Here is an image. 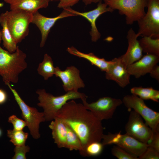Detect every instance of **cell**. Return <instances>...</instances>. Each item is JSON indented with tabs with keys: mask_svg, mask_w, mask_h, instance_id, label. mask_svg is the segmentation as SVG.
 Wrapping results in <instances>:
<instances>
[{
	"mask_svg": "<svg viewBox=\"0 0 159 159\" xmlns=\"http://www.w3.org/2000/svg\"><path fill=\"white\" fill-rule=\"evenodd\" d=\"M55 68L52 57L48 54H45L43 61L39 65L37 71L45 80H47L54 75Z\"/></svg>",
	"mask_w": 159,
	"mask_h": 159,
	"instance_id": "obj_22",
	"label": "cell"
},
{
	"mask_svg": "<svg viewBox=\"0 0 159 159\" xmlns=\"http://www.w3.org/2000/svg\"><path fill=\"white\" fill-rule=\"evenodd\" d=\"M103 0H82L83 2L86 5H88L92 3H97L102 2Z\"/></svg>",
	"mask_w": 159,
	"mask_h": 159,
	"instance_id": "obj_36",
	"label": "cell"
},
{
	"mask_svg": "<svg viewBox=\"0 0 159 159\" xmlns=\"http://www.w3.org/2000/svg\"><path fill=\"white\" fill-rule=\"evenodd\" d=\"M0 24L2 28L1 33L3 46L10 53H13L16 51L18 46L8 27L4 13H1L0 15Z\"/></svg>",
	"mask_w": 159,
	"mask_h": 159,
	"instance_id": "obj_21",
	"label": "cell"
},
{
	"mask_svg": "<svg viewBox=\"0 0 159 159\" xmlns=\"http://www.w3.org/2000/svg\"><path fill=\"white\" fill-rule=\"evenodd\" d=\"M67 50L71 54L86 59L92 65L105 72L108 71L112 63V60L108 61L104 58H99L92 53L86 54L81 52L73 46L68 47Z\"/></svg>",
	"mask_w": 159,
	"mask_h": 159,
	"instance_id": "obj_20",
	"label": "cell"
},
{
	"mask_svg": "<svg viewBox=\"0 0 159 159\" xmlns=\"http://www.w3.org/2000/svg\"><path fill=\"white\" fill-rule=\"evenodd\" d=\"M150 76L152 78L159 81V66L157 64L155 65L149 73Z\"/></svg>",
	"mask_w": 159,
	"mask_h": 159,
	"instance_id": "obj_34",
	"label": "cell"
},
{
	"mask_svg": "<svg viewBox=\"0 0 159 159\" xmlns=\"http://www.w3.org/2000/svg\"><path fill=\"white\" fill-rule=\"evenodd\" d=\"M111 152L113 155L118 159H138V157L115 145L111 149Z\"/></svg>",
	"mask_w": 159,
	"mask_h": 159,
	"instance_id": "obj_28",
	"label": "cell"
},
{
	"mask_svg": "<svg viewBox=\"0 0 159 159\" xmlns=\"http://www.w3.org/2000/svg\"><path fill=\"white\" fill-rule=\"evenodd\" d=\"M112 60V64L105 72L106 78L115 81L122 87H126L130 83V76L127 68L119 57L115 58Z\"/></svg>",
	"mask_w": 159,
	"mask_h": 159,
	"instance_id": "obj_16",
	"label": "cell"
},
{
	"mask_svg": "<svg viewBox=\"0 0 159 159\" xmlns=\"http://www.w3.org/2000/svg\"><path fill=\"white\" fill-rule=\"evenodd\" d=\"M66 125L67 132L65 148L70 151H78L81 155L83 151V148L80 138L71 128Z\"/></svg>",
	"mask_w": 159,
	"mask_h": 159,
	"instance_id": "obj_25",
	"label": "cell"
},
{
	"mask_svg": "<svg viewBox=\"0 0 159 159\" xmlns=\"http://www.w3.org/2000/svg\"><path fill=\"white\" fill-rule=\"evenodd\" d=\"M104 146L101 142L90 143L85 147L81 155L84 157L98 156L102 153Z\"/></svg>",
	"mask_w": 159,
	"mask_h": 159,
	"instance_id": "obj_27",
	"label": "cell"
},
{
	"mask_svg": "<svg viewBox=\"0 0 159 159\" xmlns=\"http://www.w3.org/2000/svg\"><path fill=\"white\" fill-rule=\"evenodd\" d=\"M122 101L128 110L133 109L144 119L153 132H159V113L148 107L144 100L132 94L125 96Z\"/></svg>",
	"mask_w": 159,
	"mask_h": 159,
	"instance_id": "obj_8",
	"label": "cell"
},
{
	"mask_svg": "<svg viewBox=\"0 0 159 159\" xmlns=\"http://www.w3.org/2000/svg\"><path fill=\"white\" fill-rule=\"evenodd\" d=\"M138 37L132 28L129 29L126 36L128 43L127 50L124 54L119 57L127 68L143 56V51L138 39Z\"/></svg>",
	"mask_w": 159,
	"mask_h": 159,
	"instance_id": "obj_15",
	"label": "cell"
},
{
	"mask_svg": "<svg viewBox=\"0 0 159 159\" xmlns=\"http://www.w3.org/2000/svg\"><path fill=\"white\" fill-rule=\"evenodd\" d=\"M2 134V131L1 129L0 128V137L1 136Z\"/></svg>",
	"mask_w": 159,
	"mask_h": 159,
	"instance_id": "obj_38",
	"label": "cell"
},
{
	"mask_svg": "<svg viewBox=\"0 0 159 159\" xmlns=\"http://www.w3.org/2000/svg\"><path fill=\"white\" fill-rule=\"evenodd\" d=\"M147 144L159 152V132H153L152 137Z\"/></svg>",
	"mask_w": 159,
	"mask_h": 159,
	"instance_id": "obj_32",
	"label": "cell"
},
{
	"mask_svg": "<svg viewBox=\"0 0 159 159\" xmlns=\"http://www.w3.org/2000/svg\"><path fill=\"white\" fill-rule=\"evenodd\" d=\"M130 111L128 120L125 126L126 133L147 144L153 135L152 129L144 122L142 117L138 113L133 110Z\"/></svg>",
	"mask_w": 159,
	"mask_h": 159,
	"instance_id": "obj_11",
	"label": "cell"
},
{
	"mask_svg": "<svg viewBox=\"0 0 159 159\" xmlns=\"http://www.w3.org/2000/svg\"><path fill=\"white\" fill-rule=\"evenodd\" d=\"M132 94L137 96L143 100H150L158 102L159 91L152 87L144 88L142 87H135L130 90Z\"/></svg>",
	"mask_w": 159,
	"mask_h": 159,
	"instance_id": "obj_23",
	"label": "cell"
},
{
	"mask_svg": "<svg viewBox=\"0 0 159 159\" xmlns=\"http://www.w3.org/2000/svg\"><path fill=\"white\" fill-rule=\"evenodd\" d=\"M49 127L52 130V138L57 147L65 148L67 132L66 124L61 118L56 117L51 121Z\"/></svg>",
	"mask_w": 159,
	"mask_h": 159,
	"instance_id": "obj_19",
	"label": "cell"
},
{
	"mask_svg": "<svg viewBox=\"0 0 159 159\" xmlns=\"http://www.w3.org/2000/svg\"><path fill=\"white\" fill-rule=\"evenodd\" d=\"M38 95V106L42 107L45 121L53 120L65 104L69 101L87 98L84 93L78 92L69 91L65 94L54 96L47 92L44 89H38L36 91Z\"/></svg>",
	"mask_w": 159,
	"mask_h": 159,
	"instance_id": "obj_3",
	"label": "cell"
},
{
	"mask_svg": "<svg viewBox=\"0 0 159 159\" xmlns=\"http://www.w3.org/2000/svg\"><path fill=\"white\" fill-rule=\"evenodd\" d=\"M56 117L61 118L80 138L83 148L81 155L88 144L102 141L104 134L102 121L83 104L70 100L62 107Z\"/></svg>",
	"mask_w": 159,
	"mask_h": 159,
	"instance_id": "obj_1",
	"label": "cell"
},
{
	"mask_svg": "<svg viewBox=\"0 0 159 159\" xmlns=\"http://www.w3.org/2000/svg\"><path fill=\"white\" fill-rule=\"evenodd\" d=\"M74 14L76 16H80L86 19L90 23L91 29L90 32L92 42H95L101 37V34L98 31L96 25L97 18L102 14L107 12H112L114 10L109 7L105 3L102 2L98 3L97 7L91 11L80 12L72 9L70 7L65 8Z\"/></svg>",
	"mask_w": 159,
	"mask_h": 159,
	"instance_id": "obj_14",
	"label": "cell"
},
{
	"mask_svg": "<svg viewBox=\"0 0 159 159\" xmlns=\"http://www.w3.org/2000/svg\"><path fill=\"white\" fill-rule=\"evenodd\" d=\"M7 136L10 139V141L15 146L25 145L29 134L23 130L9 129L7 130Z\"/></svg>",
	"mask_w": 159,
	"mask_h": 159,
	"instance_id": "obj_26",
	"label": "cell"
},
{
	"mask_svg": "<svg viewBox=\"0 0 159 159\" xmlns=\"http://www.w3.org/2000/svg\"><path fill=\"white\" fill-rule=\"evenodd\" d=\"M86 99H81L83 104L101 121L111 118L117 107L122 104L121 99L109 97L100 98L91 103H88Z\"/></svg>",
	"mask_w": 159,
	"mask_h": 159,
	"instance_id": "obj_10",
	"label": "cell"
},
{
	"mask_svg": "<svg viewBox=\"0 0 159 159\" xmlns=\"http://www.w3.org/2000/svg\"><path fill=\"white\" fill-rule=\"evenodd\" d=\"M8 122L12 124L14 130H23L25 127L27 126L26 123L24 120L18 118L15 115L9 117Z\"/></svg>",
	"mask_w": 159,
	"mask_h": 159,
	"instance_id": "obj_30",
	"label": "cell"
},
{
	"mask_svg": "<svg viewBox=\"0 0 159 159\" xmlns=\"http://www.w3.org/2000/svg\"><path fill=\"white\" fill-rule=\"evenodd\" d=\"M104 3L114 10H117L125 16L126 22L131 25L145 15L147 0H103Z\"/></svg>",
	"mask_w": 159,
	"mask_h": 159,
	"instance_id": "obj_5",
	"label": "cell"
},
{
	"mask_svg": "<svg viewBox=\"0 0 159 159\" xmlns=\"http://www.w3.org/2000/svg\"><path fill=\"white\" fill-rule=\"evenodd\" d=\"M80 0H60L57 5L59 8L64 9L72 6Z\"/></svg>",
	"mask_w": 159,
	"mask_h": 159,
	"instance_id": "obj_33",
	"label": "cell"
},
{
	"mask_svg": "<svg viewBox=\"0 0 159 159\" xmlns=\"http://www.w3.org/2000/svg\"><path fill=\"white\" fill-rule=\"evenodd\" d=\"M26 54L18 47L12 53L0 45V75L5 84L18 82L19 74L27 67Z\"/></svg>",
	"mask_w": 159,
	"mask_h": 159,
	"instance_id": "obj_2",
	"label": "cell"
},
{
	"mask_svg": "<svg viewBox=\"0 0 159 159\" xmlns=\"http://www.w3.org/2000/svg\"><path fill=\"white\" fill-rule=\"evenodd\" d=\"M8 98V95L6 92L4 90L0 89V105L5 103Z\"/></svg>",
	"mask_w": 159,
	"mask_h": 159,
	"instance_id": "obj_35",
	"label": "cell"
},
{
	"mask_svg": "<svg viewBox=\"0 0 159 159\" xmlns=\"http://www.w3.org/2000/svg\"><path fill=\"white\" fill-rule=\"evenodd\" d=\"M54 75L60 79L62 81L64 90L78 92L79 89L84 88L85 84L80 75V71L74 66L67 67L62 70L59 67L55 68Z\"/></svg>",
	"mask_w": 159,
	"mask_h": 159,
	"instance_id": "obj_13",
	"label": "cell"
},
{
	"mask_svg": "<svg viewBox=\"0 0 159 159\" xmlns=\"http://www.w3.org/2000/svg\"><path fill=\"white\" fill-rule=\"evenodd\" d=\"M102 142L104 146L115 144L130 153L138 157L145 151L148 145L127 134H122L121 131L115 133L108 132L104 134Z\"/></svg>",
	"mask_w": 159,
	"mask_h": 159,
	"instance_id": "obj_9",
	"label": "cell"
},
{
	"mask_svg": "<svg viewBox=\"0 0 159 159\" xmlns=\"http://www.w3.org/2000/svg\"><path fill=\"white\" fill-rule=\"evenodd\" d=\"M10 5V9H19L32 14L40 9L47 8L50 0H4Z\"/></svg>",
	"mask_w": 159,
	"mask_h": 159,
	"instance_id": "obj_18",
	"label": "cell"
},
{
	"mask_svg": "<svg viewBox=\"0 0 159 159\" xmlns=\"http://www.w3.org/2000/svg\"><path fill=\"white\" fill-rule=\"evenodd\" d=\"M58 16L54 17H48L40 14L38 11L33 14L32 23L35 24L40 30L41 35L40 46H44L51 28L59 19L67 17L76 16L66 8Z\"/></svg>",
	"mask_w": 159,
	"mask_h": 159,
	"instance_id": "obj_12",
	"label": "cell"
},
{
	"mask_svg": "<svg viewBox=\"0 0 159 159\" xmlns=\"http://www.w3.org/2000/svg\"><path fill=\"white\" fill-rule=\"evenodd\" d=\"M30 148L25 145L15 146L14 150L15 154L12 158L13 159H26V155L29 151Z\"/></svg>",
	"mask_w": 159,
	"mask_h": 159,
	"instance_id": "obj_29",
	"label": "cell"
},
{
	"mask_svg": "<svg viewBox=\"0 0 159 159\" xmlns=\"http://www.w3.org/2000/svg\"><path fill=\"white\" fill-rule=\"evenodd\" d=\"M147 12L137 22L138 37L159 38V0H147Z\"/></svg>",
	"mask_w": 159,
	"mask_h": 159,
	"instance_id": "obj_6",
	"label": "cell"
},
{
	"mask_svg": "<svg viewBox=\"0 0 159 159\" xmlns=\"http://www.w3.org/2000/svg\"><path fill=\"white\" fill-rule=\"evenodd\" d=\"M2 40L1 30H0V44Z\"/></svg>",
	"mask_w": 159,
	"mask_h": 159,
	"instance_id": "obj_37",
	"label": "cell"
},
{
	"mask_svg": "<svg viewBox=\"0 0 159 159\" xmlns=\"http://www.w3.org/2000/svg\"><path fill=\"white\" fill-rule=\"evenodd\" d=\"M7 85L12 93L14 99L21 110L22 117L26 122L31 135L34 138L38 139L40 136L39 125L41 122L45 121L43 112H39L36 108L28 106L10 84Z\"/></svg>",
	"mask_w": 159,
	"mask_h": 159,
	"instance_id": "obj_7",
	"label": "cell"
},
{
	"mask_svg": "<svg viewBox=\"0 0 159 159\" xmlns=\"http://www.w3.org/2000/svg\"><path fill=\"white\" fill-rule=\"evenodd\" d=\"M139 42L143 52L159 56V38L144 36Z\"/></svg>",
	"mask_w": 159,
	"mask_h": 159,
	"instance_id": "obj_24",
	"label": "cell"
},
{
	"mask_svg": "<svg viewBox=\"0 0 159 159\" xmlns=\"http://www.w3.org/2000/svg\"><path fill=\"white\" fill-rule=\"evenodd\" d=\"M4 14L8 27L12 37L17 44L29 34V26L32 23L33 14L19 9L7 11Z\"/></svg>",
	"mask_w": 159,
	"mask_h": 159,
	"instance_id": "obj_4",
	"label": "cell"
},
{
	"mask_svg": "<svg viewBox=\"0 0 159 159\" xmlns=\"http://www.w3.org/2000/svg\"><path fill=\"white\" fill-rule=\"evenodd\" d=\"M159 62V56L146 54L138 60L128 66L127 69L130 75L138 78L150 73Z\"/></svg>",
	"mask_w": 159,
	"mask_h": 159,
	"instance_id": "obj_17",
	"label": "cell"
},
{
	"mask_svg": "<svg viewBox=\"0 0 159 159\" xmlns=\"http://www.w3.org/2000/svg\"><path fill=\"white\" fill-rule=\"evenodd\" d=\"M159 152L153 148L148 146L144 153L138 159H158Z\"/></svg>",
	"mask_w": 159,
	"mask_h": 159,
	"instance_id": "obj_31",
	"label": "cell"
}]
</instances>
